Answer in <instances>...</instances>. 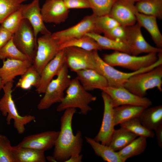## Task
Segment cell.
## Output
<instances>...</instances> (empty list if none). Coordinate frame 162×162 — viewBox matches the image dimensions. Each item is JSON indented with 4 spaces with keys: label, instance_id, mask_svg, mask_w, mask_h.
Returning a JSON list of instances; mask_svg holds the SVG:
<instances>
[{
    "label": "cell",
    "instance_id": "4316f807",
    "mask_svg": "<svg viewBox=\"0 0 162 162\" xmlns=\"http://www.w3.org/2000/svg\"><path fill=\"white\" fill-rule=\"evenodd\" d=\"M137 136L127 129L121 127L115 129L108 146L115 151H118L125 147Z\"/></svg>",
    "mask_w": 162,
    "mask_h": 162
},
{
    "label": "cell",
    "instance_id": "74e56055",
    "mask_svg": "<svg viewBox=\"0 0 162 162\" xmlns=\"http://www.w3.org/2000/svg\"><path fill=\"white\" fill-rule=\"evenodd\" d=\"M119 24L108 15L96 16L95 20L96 33L100 34L119 26Z\"/></svg>",
    "mask_w": 162,
    "mask_h": 162
},
{
    "label": "cell",
    "instance_id": "4dcf8cb0",
    "mask_svg": "<svg viewBox=\"0 0 162 162\" xmlns=\"http://www.w3.org/2000/svg\"><path fill=\"white\" fill-rule=\"evenodd\" d=\"M69 47H76L89 51L102 50L94 39L86 35L79 38L68 40L61 44L60 50Z\"/></svg>",
    "mask_w": 162,
    "mask_h": 162
},
{
    "label": "cell",
    "instance_id": "f6af8a7d",
    "mask_svg": "<svg viewBox=\"0 0 162 162\" xmlns=\"http://www.w3.org/2000/svg\"><path fill=\"white\" fill-rule=\"evenodd\" d=\"M47 160L50 162H57L55 158L52 156H48L46 157Z\"/></svg>",
    "mask_w": 162,
    "mask_h": 162
},
{
    "label": "cell",
    "instance_id": "7c38bea8",
    "mask_svg": "<svg viewBox=\"0 0 162 162\" xmlns=\"http://www.w3.org/2000/svg\"><path fill=\"white\" fill-rule=\"evenodd\" d=\"M96 16L93 14L85 16L80 22L66 29L52 34L60 45L68 40L81 37L88 33H96Z\"/></svg>",
    "mask_w": 162,
    "mask_h": 162
},
{
    "label": "cell",
    "instance_id": "44dd1931",
    "mask_svg": "<svg viewBox=\"0 0 162 162\" xmlns=\"http://www.w3.org/2000/svg\"><path fill=\"white\" fill-rule=\"evenodd\" d=\"M76 73V77L87 91H92L96 89L100 90L108 86L105 78L95 69H86Z\"/></svg>",
    "mask_w": 162,
    "mask_h": 162
},
{
    "label": "cell",
    "instance_id": "5bb4252c",
    "mask_svg": "<svg viewBox=\"0 0 162 162\" xmlns=\"http://www.w3.org/2000/svg\"><path fill=\"white\" fill-rule=\"evenodd\" d=\"M141 27L137 22L134 25L126 27L125 43L130 48L131 55L137 56L143 53L162 52V49L151 46L146 41L142 34Z\"/></svg>",
    "mask_w": 162,
    "mask_h": 162
},
{
    "label": "cell",
    "instance_id": "6da1fadb",
    "mask_svg": "<svg viewBox=\"0 0 162 162\" xmlns=\"http://www.w3.org/2000/svg\"><path fill=\"white\" fill-rule=\"evenodd\" d=\"M64 111L61 118L60 130L54 146L52 156L57 162H65L71 156L80 154L82 148V132L78 130L74 135L72 128L76 109L70 108Z\"/></svg>",
    "mask_w": 162,
    "mask_h": 162
},
{
    "label": "cell",
    "instance_id": "7a4b0ae2",
    "mask_svg": "<svg viewBox=\"0 0 162 162\" xmlns=\"http://www.w3.org/2000/svg\"><path fill=\"white\" fill-rule=\"evenodd\" d=\"M66 90L65 95L57 107V111L61 112L70 108H78L80 114L86 115L92 110L89 104L95 101L97 97L86 90L76 77L71 79Z\"/></svg>",
    "mask_w": 162,
    "mask_h": 162
},
{
    "label": "cell",
    "instance_id": "9c48e42d",
    "mask_svg": "<svg viewBox=\"0 0 162 162\" xmlns=\"http://www.w3.org/2000/svg\"><path fill=\"white\" fill-rule=\"evenodd\" d=\"M12 38L17 47L32 64L37 51V39L35 38L32 26L27 20H22Z\"/></svg>",
    "mask_w": 162,
    "mask_h": 162
},
{
    "label": "cell",
    "instance_id": "5b68a950",
    "mask_svg": "<svg viewBox=\"0 0 162 162\" xmlns=\"http://www.w3.org/2000/svg\"><path fill=\"white\" fill-rule=\"evenodd\" d=\"M13 82L6 83L3 87L4 94L0 99V111L3 116H6L7 124L10 125L13 120L14 128L18 134H22L25 130V126L34 120L35 117L31 115L22 116L19 114L12 97Z\"/></svg>",
    "mask_w": 162,
    "mask_h": 162
},
{
    "label": "cell",
    "instance_id": "1f68e13d",
    "mask_svg": "<svg viewBox=\"0 0 162 162\" xmlns=\"http://www.w3.org/2000/svg\"><path fill=\"white\" fill-rule=\"evenodd\" d=\"M40 74L32 64L21 76L16 84V87L25 90L29 89L32 86L37 88L39 84Z\"/></svg>",
    "mask_w": 162,
    "mask_h": 162
},
{
    "label": "cell",
    "instance_id": "f35d334b",
    "mask_svg": "<svg viewBox=\"0 0 162 162\" xmlns=\"http://www.w3.org/2000/svg\"><path fill=\"white\" fill-rule=\"evenodd\" d=\"M12 147L8 138L0 134V162H14Z\"/></svg>",
    "mask_w": 162,
    "mask_h": 162
},
{
    "label": "cell",
    "instance_id": "cb8c5ba5",
    "mask_svg": "<svg viewBox=\"0 0 162 162\" xmlns=\"http://www.w3.org/2000/svg\"><path fill=\"white\" fill-rule=\"evenodd\" d=\"M138 118L142 124L151 130H154L162 124V106L145 108Z\"/></svg>",
    "mask_w": 162,
    "mask_h": 162
},
{
    "label": "cell",
    "instance_id": "f1b7e54d",
    "mask_svg": "<svg viewBox=\"0 0 162 162\" xmlns=\"http://www.w3.org/2000/svg\"><path fill=\"white\" fill-rule=\"evenodd\" d=\"M147 138L139 136L122 149L118 152L123 162L129 158L139 155L145 151L147 146Z\"/></svg>",
    "mask_w": 162,
    "mask_h": 162
},
{
    "label": "cell",
    "instance_id": "3957f363",
    "mask_svg": "<svg viewBox=\"0 0 162 162\" xmlns=\"http://www.w3.org/2000/svg\"><path fill=\"white\" fill-rule=\"evenodd\" d=\"M94 52L95 61V69L105 78L108 86L112 87H124L125 83L133 75L149 71L162 64V52H160L158 55V60L153 64L137 71L125 73L117 70L106 63L100 57L98 50H94Z\"/></svg>",
    "mask_w": 162,
    "mask_h": 162
},
{
    "label": "cell",
    "instance_id": "7bdbcfd3",
    "mask_svg": "<svg viewBox=\"0 0 162 162\" xmlns=\"http://www.w3.org/2000/svg\"><path fill=\"white\" fill-rule=\"evenodd\" d=\"M158 146L162 148V124L159 125L154 130Z\"/></svg>",
    "mask_w": 162,
    "mask_h": 162
},
{
    "label": "cell",
    "instance_id": "d590c367",
    "mask_svg": "<svg viewBox=\"0 0 162 162\" xmlns=\"http://www.w3.org/2000/svg\"><path fill=\"white\" fill-rule=\"evenodd\" d=\"M93 13L97 16L108 15L116 0H88Z\"/></svg>",
    "mask_w": 162,
    "mask_h": 162
},
{
    "label": "cell",
    "instance_id": "9a60e30c",
    "mask_svg": "<svg viewBox=\"0 0 162 162\" xmlns=\"http://www.w3.org/2000/svg\"><path fill=\"white\" fill-rule=\"evenodd\" d=\"M135 2L133 0H116L108 15L122 26L134 25L136 22Z\"/></svg>",
    "mask_w": 162,
    "mask_h": 162
},
{
    "label": "cell",
    "instance_id": "ab89813d",
    "mask_svg": "<svg viewBox=\"0 0 162 162\" xmlns=\"http://www.w3.org/2000/svg\"><path fill=\"white\" fill-rule=\"evenodd\" d=\"M104 36L117 41L125 43L127 37L126 27L119 25L104 33Z\"/></svg>",
    "mask_w": 162,
    "mask_h": 162
},
{
    "label": "cell",
    "instance_id": "d6a6232c",
    "mask_svg": "<svg viewBox=\"0 0 162 162\" xmlns=\"http://www.w3.org/2000/svg\"><path fill=\"white\" fill-rule=\"evenodd\" d=\"M119 125L121 127L125 128L137 136L153 138L155 136L153 130L148 129L142 124L138 117L123 122Z\"/></svg>",
    "mask_w": 162,
    "mask_h": 162
},
{
    "label": "cell",
    "instance_id": "8992f818",
    "mask_svg": "<svg viewBox=\"0 0 162 162\" xmlns=\"http://www.w3.org/2000/svg\"><path fill=\"white\" fill-rule=\"evenodd\" d=\"M47 85L44 94L37 106L39 110L47 109L53 104L60 103L64 96V91L67 89L71 79L68 74V68L66 63L57 75Z\"/></svg>",
    "mask_w": 162,
    "mask_h": 162
},
{
    "label": "cell",
    "instance_id": "e575fe53",
    "mask_svg": "<svg viewBox=\"0 0 162 162\" xmlns=\"http://www.w3.org/2000/svg\"><path fill=\"white\" fill-rule=\"evenodd\" d=\"M22 5L18 9L8 15L0 24V26L13 34L16 30L23 19Z\"/></svg>",
    "mask_w": 162,
    "mask_h": 162
},
{
    "label": "cell",
    "instance_id": "60d3db41",
    "mask_svg": "<svg viewBox=\"0 0 162 162\" xmlns=\"http://www.w3.org/2000/svg\"><path fill=\"white\" fill-rule=\"evenodd\" d=\"M64 2L66 7L68 10L91 8L88 0H66Z\"/></svg>",
    "mask_w": 162,
    "mask_h": 162
},
{
    "label": "cell",
    "instance_id": "8d00e7d4",
    "mask_svg": "<svg viewBox=\"0 0 162 162\" xmlns=\"http://www.w3.org/2000/svg\"><path fill=\"white\" fill-rule=\"evenodd\" d=\"M26 0H0V24L10 14L18 9Z\"/></svg>",
    "mask_w": 162,
    "mask_h": 162
},
{
    "label": "cell",
    "instance_id": "d6986e66",
    "mask_svg": "<svg viewBox=\"0 0 162 162\" xmlns=\"http://www.w3.org/2000/svg\"><path fill=\"white\" fill-rule=\"evenodd\" d=\"M65 63L64 49L60 50L56 55L45 66L40 74V79L36 91L39 94L44 93L46 88L53 77L57 76Z\"/></svg>",
    "mask_w": 162,
    "mask_h": 162
},
{
    "label": "cell",
    "instance_id": "7dc6e473",
    "mask_svg": "<svg viewBox=\"0 0 162 162\" xmlns=\"http://www.w3.org/2000/svg\"><path fill=\"white\" fill-rule=\"evenodd\" d=\"M135 2H136L138 1H139L140 0H133Z\"/></svg>",
    "mask_w": 162,
    "mask_h": 162
},
{
    "label": "cell",
    "instance_id": "603a6c76",
    "mask_svg": "<svg viewBox=\"0 0 162 162\" xmlns=\"http://www.w3.org/2000/svg\"><path fill=\"white\" fill-rule=\"evenodd\" d=\"M14 162H45L44 152L22 147L18 145L12 146Z\"/></svg>",
    "mask_w": 162,
    "mask_h": 162
},
{
    "label": "cell",
    "instance_id": "ac0fdd59",
    "mask_svg": "<svg viewBox=\"0 0 162 162\" xmlns=\"http://www.w3.org/2000/svg\"><path fill=\"white\" fill-rule=\"evenodd\" d=\"M59 133L50 130L29 135L24 137L18 145L45 152L54 146Z\"/></svg>",
    "mask_w": 162,
    "mask_h": 162
},
{
    "label": "cell",
    "instance_id": "f546056e",
    "mask_svg": "<svg viewBox=\"0 0 162 162\" xmlns=\"http://www.w3.org/2000/svg\"><path fill=\"white\" fill-rule=\"evenodd\" d=\"M135 7L139 13L162 19V0H140L136 2Z\"/></svg>",
    "mask_w": 162,
    "mask_h": 162
},
{
    "label": "cell",
    "instance_id": "ba28073f",
    "mask_svg": "<svg viewBox=\"0 0 162 162\" xmlns=\"http://www.w3.org/2000/svg\"><path fill=\"white\" fill-rule=\"evenodd\" d=\"M37 46L32 65L40 74L46 65L56 55L60 44L52 33L43 35L37 38Z\"/></svg>",
    "mask_w": 162,
    "mask_h": 162
},
{
    "label": "cell",
    "instance_id": "83f0119b",
    "mask_svg": "<svg viewBox=\"0 0 162 162\" xmlns=\"http://www.w3.org/2000/svg\"><path fill=\"white\" fill-rule=\"evenodd\" d=\"M94 39L102 49L111 50L131 55L130 48L125 43L117 41L94 32L86 34Z\"/></svg>",
    "mask_w": 162,
    "mask_h": 162
},
{
    "label": "cell",
    "instance_id": "277c9868",
    "mask_svg": "<svg viewBox=\"0 0 162 162\" xmlns=\"http://www.w3.org/2000/svg\"><path fill=\"white\" fill-rule=\"evenodd\" d=\"M162 64L133 75L125 83L124 87L132 93L144 97L150 89L156 88L162 92Z\"/></svg>",
    "mask_w": 162,
    "mask_h": 162
},
{
    "label": "cell",
    "instance_id": "c3c4849f",
    "mask_svg": "<svg viewBox=\"0 0 162 162\" xmlns=\"http://www.w3.org/2000/svg\"><path fill=\"white\" fill-rule=\"evenodd\" d=\"M62 0V1H64L66 0Z\"/></svg>",
    "mask_w": 162,
    "mask_h": 162
},
{
    "label": "cell",
    "instance_id": "d4e9b609",
    "mask_svg": "<svg viewBox=\"0 0 162 162\" xmlns=\"http://www.w3.org/2000/svg\"><path fill=\"white\" fill-rule=\"evenodd\" d=\"M86 142L93 150L98 156L107 162H123L118 152L114 151L109 146L96 141L94 139L85 136Z\"/></svg>",
    "mask_w": 162,
    "mask_h": 162
},
{
    "label": "cell",
    "instance_id": "b9f144b4",
    "mask_svg": "<svg viewBox=\"0 0 162 162\" xmlns=\"http://www.w3.org/2000/svg\"><path fill=\"white\" fill-rule=\"evenodd\" d=\"M13 34L0 26V49L12 37Z\"/></svg>",
    "mask_w": 162,
    "mask_h": 162
},
{
    "label": "cell",
    "instance_id": "30bf717a",
    "mask_svg": "<svg viewBox=\"0 0 162 162\" xmlns=\"http://www.w3.org/2000/svg\"><path fill=\"white\" fill-rule=\"evenodd\" d=\"M65 63L73 72L84 69H95V61L94 51H89L74 47L64 49Z\"/></svg>",
    "mask_w": 162,
    "mask_h": 162
},
{
    "label": "cell",
    "instance_id": "836d02e7",
    "mask_svg": "<svg viewBox=\"0 0 162 162\" xmlns=\"http://www.w3.org/2000/svg\"><path fill=\"white\" fill-rule=\"evenodd\" d=\"M7 58L29 60L27 57L17 47L13 42L12 37L0 49V59L4 60Z\"/></svg>",
    "mask_w": 162,
    "mask_h": 162
},
{
    "label": "cell",
    "instance_id": "52a82bcc",
    "mask_svg": "<svg viewBox=\"0 0 162 162\" xmlns=\"http://www.w3.org/2000/svg\"><path fill=\"white\" fill-rule=\"evenodd\" d=\"M157 53L151 52L142 56L118 51L104 55L103 60L112 67L119 66L136 71L149 66L158 59Z\"/></svg>",
    "mask_w": 162,
    "mask_h": 162
},
{
    "label": "cell",
    "instance_id": "4fadbf2b",
    "mask_svg": "<svg viewBox=\"0 0 162 162\" xmlns=\"http://www.w3.org/2000/svg\"><path fill=\"white\" fill-rule=\"evenodd\" d=\"M101 96L104 104L103 118L100 130L94 139L103 144L108 146L115 129L114 107L111 99L107 93L102 91Z\"/></svg>",
    "mask_w": 162,
    "mask_h": 162
},
{
    "label": "cell",
    "instance_id": "7402d4cb",
    "mask_svg": "<svg viewBox=\"0 0 162 162\" xmlns=\"http://www.w3.org/2000/svg\"><path fill=\"white\" fill-rule=\"evenodd\" d=\"M135 16L136 22L148 32L157 47L162 49V35L157 24V18L154 16L140 13L137 11L135 13Z\"/></svg>",
    "mask_w": 162,
    "mask_h": 162
},
{
    "label": "cell",
    "instance_id": "2e32d148",
    "mask_svg": "<svg viewBox=\"0 0 162 162\" xmlns=\"http://www.w3.org/2000/svg\"><path fill=\"white\" fill-rule=\"evenodd\" d=\"M40 0H33L28 4H22V14L23 19L27 20L32 26L35 38L37 39L39 33L43 35L51 33L45 26L42 17Z\"/></svg>",
    "mask_w": 162,
    "mask_h": 162
},
{
    "label": "cell",
    "instance_id": "ffe728a7",
    "mask_svg": "<svg viewBox=\"0 0 162 162\" xmlns=\"http://www.w3.org/2000/svg\"><path fill=\"white\" fill-rule=\"evenodd\" d=\"M32 64L28 60L7 58L3 60V65L0 68V76L4 85L14 81L16 76H21Z\"/></svg>",
    "mask_w": 162,
    "mask_h": 162
},
{
    "label": "cell",
    "instance_id": "e0dca14e",
    "mask_svg": "<svg viewBox=\"0 0 162 162\" xmlns=\"http://www.w3.org/2000/svg\"><path fill=\"white\" fill-rule=\"evenodd\" d=\"M44 22L59 24L67 19L69 10L61 0H46L41 8Z\"/></svg>",
    "mask_w": 162,
    "mask_h": 162
},
{
    "label": "cell",
    "instance_id": "484cf974",
    "mask_svg": "<svg viewBox=\"0 0 162 162\" xmlns=\"http://www.w3.org/2000/svg\"><path fill=\"white\" fill-rule=\"evenodd\" d=\"M146 108L147 107L131 105H124L114 107L115 125L138 117Z\"/></svg>",
    "mask_w": 162,
    "mask_h": 162
},
{
    "label": "cell",
    "instance_id": "ee69618b",
    "mask_svg": "<svg viewBox=\"0 0 162 162\" xmlns=\"http://www.w3.org/2000/svg\"><path fill=\"white\" fill-rule=\"evenodd\" d=\"M82 157V155L80 154L72 155L65 162H81Z\"/></svg>",
    "mask_w": 162,
    "mask_h": 162
},
{
    "label": "cell",
    "instance_id": "bcb514c9",
    "mask_svg": "<svg viewBox=\"0 0 162 162\" xmlns=\"http://www.w3.org/2000/svg\"><path fill=\"white\" fill-rule=\"evenodd\" d=\"M4 86L2 79L0 76V90L2 89Z\"/></svg>",
    "mask_w": 162,
    "mask_h": 162
},
{
    "label": "cell",
    "instance_id": "8fae6325",
    "mask_svg": "<svg viewBox=\"0 0 162 162\" xmlns=\"http://www.w3.org/2000/svg\"><path fill=\"white\" fill-rule=\"evenodd\" d=\"M110 98L114 107L124 105H131L148 107L152 105V101L146 97L137 96L124 87H113L107 86L100 89Z\"/></svg>",
    "mask_w": 162,
    "mask_h": 162
}]
</instances>
